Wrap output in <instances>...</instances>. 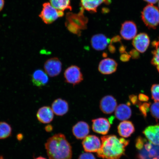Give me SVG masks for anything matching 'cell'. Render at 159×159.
<instances>
[{"label":"cell","instance_id":"f1b7e54d","mask_svg":"<svg viewBox=\"0 0 159 159\" xmlns=\"http://www.w3.org/2000/svg\"><path fill=\"white\" fill-rule=\"evenodd\" d=\"M78 159H96L95 157L90 152H84L80 156Z\"/></svg>","mask_w":159,"mask_h":159},{"label":"cell","instance_id":"d6a6232c","mask_svg":"<svg viewBox=\"0 0 159 159\" xmlns=\"http://www.w3.org/2000/svg\"><path fill=\"white\" fill-rule=\"evenodd\" d=\"M144 1L147 2L150 4H153L156 3L159 1V0H144Z\"/></svg>","mask_w":159,"mask_h":159},{"label":"cell","instance_id":"4dcf8cb0","mask_svg":"<svg viewBox=\"0 0 159 159\" xmlns=\"http://www.w3.org/2000/svg\"><path fill=\"white\" fill-rule=\"evenodd\" d=\"M130 56L127 54H123L121 55L120 59L121 61H128L129 59H130Z\"/></svg>","mask_w":159,"mask_h":159},{"label":"cell","instance_id":"9c48e42d","mask_svg":"<svg viewBox=\"0 0 159 159\" xmlns=\"http://www.w3.org/2000/svg\"><path fill=\"white\" fill-rule=\"evenodd\" d=\"M117 105L116 99L112 95H108L101 99L99 107L103 113L109 114H112L115 111Z\"/></svg>","mask_w":159,"mask_h":159},{"label":"cell","instance_id":"ffe728a7","mask_svg":"<svg viewBox=\"0 0 159 159\" xmlns=\"http://www.w3.org/2000/svg\"><path fill=\"white\" fill-rule=\"evenodd\" d=\"M118 129L119 134L124 138L130 137L135 131L134 127L132 122L126 120L120 123Z\"/></svg>","mask_w":159,"mask_h":159},{"label":"cell","instance_id":"6da1fadb","mask_svg":"<svg viewBox=\"0 0 159 159\" xmlns=\"http://www.w3.org/2000/svg\"><path fill=\"white\" fill-rule=\"evenodd\" d=\"M101 146L97 155L103 159H119L125 154L129 141L114 135L101 137Z\"/></svg>","mask_w":159,"mask_h":159},{"label":"cell","instance_id":"5bb4252c","mask_svg":"<svg viewBox=\"0 0 159 159\" xmlns=\"http://www.w3.org/2000/svg\"><path fill=\"white\" fill-rule=\"evenodd\" d=\"M37 116L40 122L47 124L52 121L54 118V114L51 107L44 106L39 109L37 113Z\"/></svg>","mask_w":159,"mask_h":159},{"label":"cell","instance_id":"3957f363","mask_svg":"<svg viewBox=\"0 0 159 159\" xmlns=\"http://www.w3.org/2000/svg\"><path fill=\"white\" fill-rule=\"evenodd\" d=\"M142 18L150 29H156L159 24V10L152 4H149L142 12Z\"/></svg>","mask_w":159,"mask_h":159},{"label":"cell","instance_id":"8992f818","mask_svg":"<svg viewBox=\"0 0 159 159\" xmlns=\"http://www.w3.org/2000/svg\"><path fill=\"white\" fill-rule=\"evenodd\" d=\"M64 76L66 82L73 86L80 84L83 80L80 68L75 65H71L66 70Z\"/></svg>","mask_w":159,"mask_h":159},{"label":"cell","instance_id":"30bf717a","mask_svg":"<svg viewBox=\"0 0 159 159\" xmlns=\"http://www.w3.org/2000/svg\"><path fill=\"white\" fill-rule=\"evenodd\" d=\"M118 63L114 59L110 58L102 60L99 62L98 70L101 74L108 75L116 71Z\"/></svg>","mask_w":159,"mask_h":159},{"label":"cell","instance_id":"d4e9b609","mask_svg":"<svg viewBox=\"0 0 159 159\" xmlns=\"http://www.w3.org/2000/svg\"><path fill=\"white\" fill-rule=\"evenodd\" d=\"M152 44L154 49L152 52L153 58L152 63L156 67L159 72V40L158 41L153 42Z\"/></svg>","mask_w":159,"mask_h":159},{"label":"cell","instance_id":"8fae6325","mask_svg":"<svg viewBox=\"0 0 159 159\" xmlns=\"http://www.w3.org/2000/svg\"><path fill=\"white\" fill-rule=\"evenodd\" d=\"M150 40L146 33L139 34L133 40L132 44L136 50L141 53L146 51L150 44Z\"/></svg>","mask_w":159,"mask_h":159},{"label":"cell","instance_id":"e0dca14e","mask_svg":"<svg viewBox=\"0 0 159 159\" xmlns=\"http://www.w3.org/2000/svg\"><path fill=\"white\" fill-rule=\"evenodd\" d=\"M31 80L34 85L38 87H41L47 84L49 78L46 73L42 70L39 69L33 73Z\"/></svg>","mask_w":159,"mask_h":159},{"label":"cell","instance_id":"7a4b0ae2","mask_svg":"<svg viewBox=\"0 0 159 159\" xmlns=\"http://www.w3.org/2000/svg\"><path fill=\"white\" fill-rule=\"evenodd\" d=\"M49 159H71L72 148L64 134L53 135L45 144Z\"/></svg>","mask_w":159,"mask_h":159},{"label":"cell","instance_id":"d6986e66","mask_svg":"<svg viewBox=\"0 0 159 159\" xmlns=\"http://www.w3.org/2000/svg\"><path fill=\"white\" fill-rule=\"evenodd\" d=\"M143 134L152 143L159 145V125L147 127L144 131Z\"/></svg>","mask_w":159,"mask_h":159},{"label":"cell","instance_id":"603a6c76","mask_svg":"<svg viewBox=\"0 0 159 159\" xmlns=\"http://www.w3.org/2000/svg\"><path fill=\"white\" fill-rule=\"evenodd\" d=\"M51 4L59 11H64L66 9L71 10L70 0H50Z\"/></svg>","mask_w":159,"mask_h":159},{"label":"cell","instance_id":"cb8c5ba5","mask_svg":"<svg viewBox=\"0 0 159 159\" xmlns=\"http://www.w3.org/2000/svg\"><path fill=\"white\" fill-rule=\"evenodd\" d=\"M12 129L7 123L0 122V139H7L11 136Z\"/></svg>","mask_w":159,"mask_h":159},{"label":"cell","instance_id":"d590c367","mask_svg":"<svg viewBox=\"0 0 159 159\" xmlns=\"http://www.w3.org/2000/svg\"><path fill=\"white\" fill-rule=\"evenodd\" d=\"M35 159H47L45 158L44 157H39L35 158Z\"/></svg>","mask_w":159,"mask_h":159},{"label":"cell","instance_id":"9a60e30c","mask_svg":"<svg viewBox=\"0 0 159 159\" xmlns=\"http://www.w3.org/2000/svg\"><path fill=\"white\" fill-rule=\"evenodd\" d=\"M89 127L86 122L80 121L73 127L72 132L74 136L78 139H83L88 136Z\"/></svg>","mask_w":159,"mask_h":159},{"label":"cell","instance_id":"e575fe53","mask_svg":"<svg viewBox=\"0 0 159 159\" xmlns=\"http://www.w3.org/2000/svg\"><path fill=\"white\" fill-rule=\"evenodd\" d=\"M51 125H48L46 127L45 129L47 131V132H50V131H51L52 130V127Z\"/></svg>","mask_w":159,"mask_h":159},{"label":"cell","instance_id":"484cf974","mask_svg":"<svg viewBox=\"0 0 159 159\" xmlns=\"http://www.w3.org/2000/svg\"><path fill=\"white\" fill-rule=\"evenodd\" d=\"M151 114L157 120L159 119V102H155L150 108Z\"/></svg>","mask_w":159,"mask_h":159},{"label":"cell","instance_id":"1f68e13d","mask_svg":"<svg viewBox=\"0 0 159 159\" xmlns=\"http://www.w3.org/2000/svg\"><path fill=\"white\" fill-rule=\"evenodd\" d=\"M130 99L133 104H138V98L136 96L134 95H131L130 97Z\"/></svg>","mask_w":159,"mask_h":159},{"label":"cell","instance_id":"f35d334b","mask_svg":"<svg viewBox=\"0 0 159 159\" xmlns=\"http://www.w3.org/2000/svg\"><path fill=\"white\" fill-rule=\"evenodd\" d=\"M158 7H159V3H158Z\"/></svg>","mask_w":159,"mask_h":159},{"label":"cell","instance_id":"52a82bcc","mask_svg":"<svg viewBox=\"0 0 159 159\" xmlns=\"http://www.w3.org/2000/svg\"><path fill=\"white\" fill-rule=\"evenodd\" d=\"M44 68L48 75L51 77H55L61 73L62 63L57 57H52L45 61Z\"/></svg>","mask_w":159,"mask_h":159},{"label":"cell","instance_id":"4fadbf2b","mask_svg":"<svg viewBox=\"0 0 159 159\" xmlns=\"http://www.w3.org/2000/svg\"><path fill=\"white\" fill-rule=\"evenodd\" d=\"M137 33L136 25L134 22L126 21L122 25L120 34L123 39L128 40L132 39L136 37Z\"/></svg>","mask_w":159,"mask_h":159},{"label":"cell","instance_id":"4316f807","mask_svg":"<svg viewBox=\"0 0 159 159\" xmlns=\"http://www.w3.org/2000/svg\"><path fill=\"white\" fill-rule=\"evenodd\" d=\"M152 98L155 102H159V84H154L151 88Z\"/></svg>","mask_w":159,"mask_h":159},{"label":"cell","instance_id":"74e56055","mask_svg":"<svg viewBox=\"0 0 159 159\" xmlns=\"http://www.w3.org/2000/svg\"><path fill=\"white\" fill-rule=\"evenodd\" d=\"M0 159H4L2 156H0Z\"/></svg>","mask_w":159,"mask_h":159},{"label":"cell","instance_id":"f546056e","mask_svg":"<svg viewBox=\"0 0 159 159\" xmlns=\"http://www.w3.org/2000/svg\"><path fill=\"white\" fill-rule=\"evenodd\" d=\"M139 99L142 101H148L149 98L147 95L143 94H140L139 95Z\"/></svg>","mask_w":159,"mask_h":159},{"label":"cell","instance_id":"83f0119b","mask_svg":"<svg viewBox=\"0 0 159 159\" xmlns=\"http://www.w3.org/2000/svg\"><path fill=\"white\" fill-rule=\"evenodd\" d=\"M139 108L142 113L143 115L144 116H146L147 113L148 112L149 110V108H150V104L148 103H144L143 104H142L140 103L138 104Z\"/></svg>","mask_w":159,"mask_h":159},{"label":"cell","instance_id":"7c38bea8","mask_svg":"<svg viewBox=\"0 0 159 159\" xmlns=\"http://www.w3.org/2000/svg\"><path fill=\"white\" fill-rule=\"evenodd\" d=\"M92 121V129L94 132L104 135L108 134L111 127L108 119L100 118L93 119Z\"/></svg>","mask_w":159,"mask_h":159},{"label":"cell","instance_id":"ba28073f","mask_svg":"<svg viewBox=\"0 0 159 159\" xmlns=\"http://www.w3.org/2000/svg\"><path fill=\"white\" fill-rule=\"evenodd\" d=\"M83 139L82 145L85 152H97L101 148V141L99 138L95 135H89Z\"/></svg>","mask_w":159,"mask_h":159},{"label":"cell","instance_id":"836d02e7","mask_svg":"<svg viewBox=\"0 0 159 159\" xmlns=\"http://www.w3.org/2000/svg\"><path fill=\"white\" fill-rule=\"evenodd\" d=\"M4 5V1L0 0V11H1L3 9Z\"/></svg>","mask_w":159,"mask_h":159},{"label":"cell","instance_id":"277c9868","mask_svg":"<svg viewBox=\"0 0 159 159\" xmlns=\"http://www.w3.org/2000/svg\"><path fill=\"white\" fill-rule=\"evenodd\" d=\"M64 15L63 11H59L53 7L51 3L43 4L42 11L39 17L46 24H51Z\"/></svg>","mask_w":159,"mask_h":159},{"label":"cell","instance_id":"7402d4cb","mask_svg":"<svg viewBox=\"0 0 159 159\" xmlns=\"http://www.w3.org/2000/svg\"><path fill=\"white\" fill-rule=\"evenodd\" d=\"M83 9L89 11L96 12L97 8L101 4L104 3L109 4L111 0H81Z\"/></svg>","mask_w":159,"mask_h":159},{"label":"cell","instance_id":"2e32d148","mask_svg":"<svg viewBox=\"0 0 159 159\" xmlns=\"http://www.w3.org/2000/svg\"><path fill=\"white\" fill-rule=\"evenodd\" d=\"M110 42V39L104 35L98 34L92 37L91 39V44L95 50L102 51L106 48Z\"/></svg>","mask_w":159,"mask_h":159},{"label":"cell","instance_id":"ac0fdd59","mask_svg":"<svg viewBox=\"0 0 159 159\" xmlns=\"http://www.w3.org/2000/svg\"><path fill=\"white\" fill-rule=\"evenodd\" d=\"M52 109L53 113L57 116H63L68 112L69 109L68 103L62 99H57L52 104Z\"/></svg>","mask_w":159,"mask_h":159},{"label":"cell","instance_id":"8d00e7d4","mask_svg":"<svg viewBox=\"0 0 159 159\" xmlns=\"http://www.w3.org/2000/svg\"><path fill=\"white\" fill-rule=\"evenodd\" d=\"M102 56L104 57H107V54L106 53H103V54H102Z\"/></svg>","mask_w":159,"mask_h":159},{"label":"cell","instance_id":"44dd1931","mask_svg":"<svg viewBox=\"0 0 159 159\" xmlns=\"http://www.w3.org/2000/svg\"><path fill=\"white\" fill-rule=\"evenodd\" d=\"M115 115L118 120L125 121L130 118L132 111L128 105L121 104L117 107L115 110Z\"/></svg>","mask_w":159,"mask_h":159},{"label":"cell","instance_id":"5b68a950","mask_svg":"<svg viewBox=\"0 0 159 159\" xmlns=\"http://www.w3.org/2000/svg\"><path fill=\"white\" fill-rule=\"evenodd\" d=\"M83 10L78 15H69L67 27L70 31L78 34L80 30L85 28L87 21L83 16Z\"/></svg>","mask_w":159,"mask_h":159}]
</instances>
